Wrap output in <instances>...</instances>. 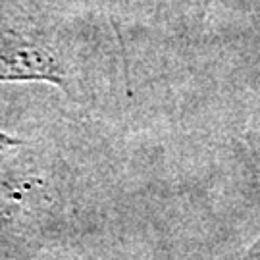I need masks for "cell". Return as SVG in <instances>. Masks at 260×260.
<instances>
[{"label":"cell","instance_id":"cell-1","mask_svg":"<svg viewBox=\"0 0 260 260\" xmlns=\"http://www.w3.org/2000/svg\"><path fill=\"white\" fill-rule=\"evenodd\" d=\"M0 81H47L66 89V75L45 45L21 35L0 37Z\"/></svg>","mask_w":260,"mask_h":260},{"label":"cell","instance_id":"cell-2","mask_svg":"<svg viewBox=\"0 0 260 260\" xmlns=\"http://www.w3.org/2000/svg\"><path fill=\"white\" fill-rule=\"evenodd\" d=\"M251 260H260V245H258V247H256V251L252 252Z\"/></svg>","mask_w":260,"mask_h":260}]
</instances>
